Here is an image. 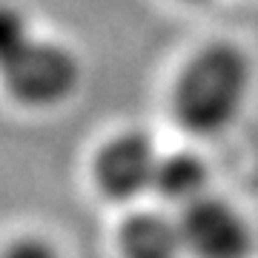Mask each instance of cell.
I'll list each match as a JSON object with an SVG mask.
<instances>
[{
  "label": "cell",
  "instance_id": "7",
  "mask_svg": "<svg viewBox=\"0 0 258 258\" xmlns=\"http://www.w3.org/2000/svg\"><path fill=\"white\" fill-rule=\"evenodd\" d=\"M29 26L23 15L9 3H0V66L6 63L20 46L29 43Z\"/></svg>",
  "mask_w": 258,
  "mask_h": 258
},
{
  "label": "cell",
  "instance_id": "5",
  "mask_svg": "<svg viewBox=\"0 0 258 258\" xmlns=\"http://www.w3.org/2000/svg\"><path fill=\"white\" fill-rule=\"evenodd\" d=\"M123 258H181L186 252L181 224L164 212H135L120 227Z\"/></svg>",
  "mask_w": 258,
  "mask_h": 258
},
{
  "label": "cell",
  "instance_id": "2",
  "mask_svg": "<svg viewBox=\"0 0 258 258\" xmlns=\"http://www.w3.org/2000/svg\"><path fill=\"white\" fill-rule=\"evenodd\" d=\"M0 78L15 101L23 106L46 109L63 103L75 92L81 81V66L63 43L29 37L26 46H20L0 66Z\"/></svg>",
  "mask_w": 258,
  "mask_h": 258
},
{
  "label": "cell",
  "instance_id": "1",
  "mask_svg": "<svg viewBox=\"0 0 258 258\" xmlns=\"http://www.w3.org/2000/svg\"><path fill=\"white\" fill-rule=\"evenodd\" d=\"M252 69L247 55L230 43H210L189 57L178 75L172 109L192 135H218L235 123L249 95Z\"/></svg>",
  "mask_w": 258,
  "mask_h": 258
},
{
  "label": "cell",
  "instance_id": "4",
  "mask_svg": "<svg viewBox=\"0 0 258 258\" xmlns=\"http://www.w3.org/2000/svg\"><path fill=\"white\" fill-rule=\"evenodd\" d=\"M161 155L144 132H120L95 158V184L112 201H132L155 186Z\"/></svg>",
  "mask_w": 258,
  "mask_h": 258
},
{
  "label": "cell",
  "instance_id": "3",
  "mask_svg": "<svg viewBox=\"0 0 258 258\" xmlns=\"http://www.w3.org/2000/svg\"><path fill=\"white\" fill-rule=\"evenodd\" d=\"M181 235L192 258H249L252 227L224 198L204 195L181 210Z\"/></svg>",
  "mask_w": 258,
  "mask_h": 258
},
{
  "label": "cell",
  "instance_id": "9",
  "mask_svg": "<svg viewBox=\"0 0 258 258\" xmlns=\"http://www.w3.org/2000/svg\"><path fill=\"white\" fill-rule=\"evenodd\" d=\"M186 3H201V0H186Z\"/></svg>",
  "mask_w": 258,
  "mask_h": 258
},
{
  "label": "cell",
  "instance_id": "8",
  "mask_svg": "<svg viewBox=\"0 0 258 258\" xmlns=\"http://www.w3.org/2000/svg\"><path fill=\"white\" fill-rule=\"evenodd\" d=\"M0 258H60V252L55 249V244H49L40 235H23V238L12 241L0 252Z\"/></svg>",
  "mask_w": 258,
  "mask_h": 258
},
{
  "label": "cell",
  "instance_id": "6",
  "mask_svg": "<svg viewBox=\"0 0 258 258\" xmlns=\"http://www.w3.org/2000/svg\"><path fill=\"white\" fill-rule=\"evenodd\" d=\"M210 184V169L195 152H172L158 161L155 172V186L152 192H158L166 204L175 207H189L198 198H204Z\"/></svg>",
  "mask_w": 258,
  "mask_h": 258
}]
</instances>
